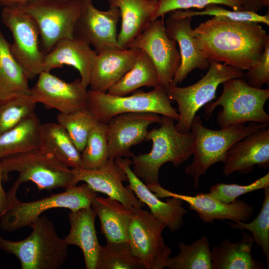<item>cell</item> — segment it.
<instances>
[{"label": "cell", "instance_id": "cell-1", "mask_svg": "<svg viewBox=\"0 0 269 269\" xmlns=\"http://www.w3.org/2000/svg\"><path fill=\"white\" fill-rule=\"evenodd\" d=\"M196 46L209 60L243 71L249 69L269 42L259 23L217 17L192 30Z\"/></svg>", "mask_w": 269, "mask_h": 269}, {"label": "cell", "instance_id": "cell-2", "mask_svg": "<svg viewBox=\"0 0 269 269\" xmlns=\"http://www.w3.org/2000/svg\"><path fill=\"white\" fill-rule=\"evenodd\" d=\"M174 120L162 116L159 127L148 131L146 136V141L152 142L150 151L132 157L133 171L146 185L159 184V172L163 164L171 162L178 167L194 153L193 134L179 132Z\"/></svg>", "mask_w": 269, "mask_h": 269}, {"label": "cell", "instance_id": "cell-3", "mask_svg": "<svg viewBox=\"0 0 269 269\" xmlns=\"http://www.w3.org/2000/svg\"><path fill=\"white\" fill-rule=\"evenodd\" d=\"M30 235L17 241L0 235V250L19 260L21 269H59L66 263L68 245L59 237L54 224L41 215L29 225Z\"/></svg>", "mask_w": 269, "mask_h": 269}, {"label": "cell", "instance_id": "cell-4", "mask_svg": "<svg viewBox=\"0 0 269 269\" xmlns=\"http://www.w3.org/2000/svg\"><path fill=\"white\" fill-rule=\"evenodd\" d=\"M268 126L269 124L250 122L247 126L239 124L214 130L206 128L200 117L195 115L190 129L194 138L193 158L185 169L186 173L193 177L194 188L198 186L200 177L211 166L219 162L224 163L227 152L234 144Z\"/></svg>", "mask_w": 269, "mask_h": 269}, {"label": "cell", "instance_id": "cell-5", "mask_svg": "<svg viewBox=\"0 0 269 269\" xmlns=\"http://www.w3.org/2000/svg\"><path fill=\"white\" fill-rule=\"evenodd\" d=\"M221 96L205 105V115L209 117L221 106L217 123L221 128L231 125L255 122L269 124V115L264 106L269 98V89L251 86L243 78L230 79L223 84Z\"/></svg>", "mask_w": 269, "mask_h": 269}, {"label": "cell", "instance_id": "cell-6", "mask_svg": "<svg viewBox=\"0 0 269 269\" xmlns=\"http://www.w3.org/2000/svg\"><path fill=\"white\" fill-rule=\"evenodd\" d=\"M0 163L3 181L8 180L9 173H18L12 185L17 189L28 181L34 183L40 190L65 189L76 185L72 169L39 148L7 156L1 159Z\"/></svg>", "mask_w": 269, "mask_h": 269}, {"label": "cell", "instance_id": "cell-7", "mask_svg": "<svg viewBox=\"0 0 269 269\" xmlns=\"http://www.w3.org/2000/svg\"><path fill=\"white\" fill-rule=\"evenodd\" d=\"M9 206L0 219V228L4 232H13L26 226L41 215L44 212L53 208H67L71 211L91 206L96 192L86 183L70 186L65 191L31 202H21L16 197V192H7Z\"/></svg>", "mask_w": 269, "mask_h": 269}, {"label": "cell", "instance_id": "cell-8", "mask_svg": "<svg viewBox=\"0 0 269 269\" xmlns=\"http://www.w3.org/2000/svg\"><path fill=\"white\" fill-rule=\"evenodd\" d=\"M206 74L195 83L186 87L170 85L165 89L171 101L178 106V122L175 125L181 133L190 132L194 117L198 110L216 98L218 86L230 79L244 78L243 71L226 64L209 60Z\"/></svg>", "mask_w": 269, "mask_h": 269}, {"label": "cell", "instance_id": "cell-9", "mask_svg": "<svg viewBox=\"0 0 269 269\" xmlns=\"http://www.w3.org/2000/svg\"><path fill=\"white\" fill-rule=\"evenodd\" d=\"M88 95V107L101 123L107 124L114 117L125 113H152L176 121L179 119L177 110L172 106L162 86L124 96L90 90Z\"/></svg>", "mask_w": 269, "mask_h": 269}, {"label": "cell", "instance_id": "cell-10", "mask_svg": "<svg viewBox=\"0 0 269 269\" xmlns=\"http://www.w3.org/2000/svg\"><path fill=\"white\" fill-rule=\"evenodd\" d=\"M82 3V0H31L16 5L36 22L41 48L45 55L59 40L74 36Z\"/></svg>", "mask_w": 269, "mask_h": 269}, {"label": "cell", "instance_id": "cell-11", "mask_svg": "<svg viewBox=\"0 0 269 269\" xmlns=\"http://www.w3.org/2000/svg\"><path fill=\"white\" fill-rule=\"evenodd\" d=\"M1 19L12 35L13 41L10 43L11 53L27 79H34L43 72L45 55L41 48L40 32L36 22L16 5L3 6Z\"/></svg>", "mask_w": 269, "mask_h": 269}, {"label": "cell", "instance_id": "cell-12", "mask_svg": "<svg viewBox=\"0 0 269 269\" xmlns=\"http://www.w3.org/2000/svg\"><path fill=\"white\" fill-rule=\"evenodd\" d=\"M165 225L150 212L135 208L129 229V244L144 269H163L171 253L162 237Z\"/></svg>", "mask_w": 269, "mask_h": 269}, {"label": "cell", "instance_id": "cell-13", "mask_svg": "<svg viewBox=\"0 0 269 269\" xmlns=\"http://www.w3.org/2000/svg\"><path fill=\"white\" fill-rule=\"evenodd\" d=\"M176 42L166 35L163 18H157L151 21L129 46V48H136L147 55L164 89L170 86L180 64V55Z\"/></svg>", "mask_w": 269, "mask_h": 269}, {"label": "cell", "instance_id": "cell-14", "mask_svg": "<svg viewBox=\"0 0 269 269\" xmlns=\"http://www.w3.org/2000/svg\"><path fill=\"white\" fill-rule=\"evenodd\" d=\"M88 91L80 79L66 82L52 74L42 72L30 95L36 103L48 109H55L63 114H69L88 107Z\"/></svg>", "mask_w": 269, "mask_h": 269}, {"label": "cell", "instance_id": "cell-15", "mask_svg": "<svg viewBox=\"0 0 269 269\" xmlns=\"http://www.w3.org/2000/svg\"><path fill=\"white\" fill-rule=\"evenodd\" d=\"M82 1L74 36L93 45L97 53L106 49L120 47L117 40V25L121 19L119 9L110 7L107 10H101L94 5L93 0Z\"/></svg>", "mask_w": 269, "mask_h": 269}, {"label": "cell", "instance_id": "cell-16", "mask_svg": "<svg viewBox=\"0 0 269 269\" xmlns=\"http://www.w3.org/2000/svg\"><path fill=\"white\" fill-rule=\"evenodd\" d=\"M161 120L152 113H125L110 119L106 124L109 159L132 157L131 147L145 140L149 126Z\"/></svg>", "mask_w": 269, "mask_h": 269}, {"label": "cell", "instance_id": "cell-17", "mask_svg": "<svg viewBox=\"0 0 269 269\" xmlns=\"http://www.w3.org/2000/svg\"><path fill=\"white\" fill-rule=\"evenodd\" d=\"M158 198L174 197L189 205V208L195 211L205 223H213L215 220H229L233 222H247L252 216L254 208L244 201L236 200L225 204L207 193L195 195H185L170 191L159 184L146 185Z\"/></svg>", "mask_w": 269, "mask_h": 269}, {"label": "cell", "instance_id": "cell-18", "mask_svg": "<svg viewBox=\"0 0 269 269\" xmlns=\"http://www.w3.org/2000/svg\"><path fill=\"white\" fill-rule=\"evenodd\" d=\"M71 169L75 185L84 182L95 192L104 193L131 209L144 206L132 190L128 186H124L123 182L128 181V177L114 160L109 159L104 165L94 170L81 168Z\"/></svg>", "mask_w": 269, "mask_h": 269}, {"label": "cell", "instance_id": "cell-19", "mask_svg": "<svg viewBox=\"0 0 269 269\" xmlns=\"http://www.w3.org/2000/svg\"><path fill=\"white\" fill-rule=\"evenodd\" d=\"M193 17L182 16L176 10L171 12L164 21L167 36L177 42L179 47L180 64L170 85L177 86L193 70H207L209 60L196 45L192 35Z\"/></svg>", "mask_w": 269, "mask_h": 269}, {"label": "cell", "instance_id": "cell-20", "mask_svg": "<svg viewBox=\"0 0 269 269\" xmlns=\"http://www.w3.org/2000/svg\"><path fill=\"white\" fill-rule=\"evenodd\" d=\"M125 172L129 183L128 186L135 196L149 208L150 213L164 223L171 232L178 230L183 224V218L187 213L183 206V201L170 197L165 202L161 201L146 185L133 171L129 158H118L115 160Z\"/></svg>", "mask_w": 269, "mask_h": 269}, {"label": "cell", "instance_id": "cell-21", "mask_svg": "<svg viewBox=\"0 0 269 269\" xmlns=\"http://www.w3.org/2000/svg\"><path fill=\"white\" fill-rule=\"evenodd\" d=\"M223 173L251 172L255 165L265 169L269 166V129L257 130L234 144L228 150Z\"/></svg>", "mask_w": 269, "mask_h": 269}, {"label": "cell", "instance_id": "cell-22", "mask_svg": "<svg viewBox=\"0 0 269 269\" xmlns=\"http://www.w3.org/2000/svg\"><path fill=\"white\" fill-rule=\"evenodd\" d=\"M97 54L89 43L78 37L63 38L44 55L43 71L50 72L64 65L72 66L79 72L82 84L87 88Z\"/></svg>", "mask_w": 269, "mask_h": 269}, {"label": "cell", "instance_id": "cell-23", "mask_svg": "<svg viewBox=\"0 0 269 269\" xmlns=\"http://www.w3.org/2000/svg\"><path fill=\"white\" fill-rule=\"evenodd\" d=\"M140 50L111 48L97 53L92 70L90 91L107 93L133 67Z\"/></svg>", "mask_w": 269, "mask_h": 269}, {"label": "cell", "instance_id": "cell-24", "mask_svg": "<svg viewBox=\"0 0 269 269\" xmlns=\"http://www.w3.org/2000/svg\"><path fill=\"white\" fill-rule=\"evenodd\" d=\"M96 214L91 206L68 214L70 231L64 238L68 245L78 247L82 251L86 269H96L101 245L95 228Z\"/></svg>", "mask_w": 269, "mask_h": 269}, {"label": "cell", "instance_id": "cell-25", "mask_svg": "<svg viewBox=\"0 0 269 269\" xmlns=\"http://www.w3.org/2000/svg\"><path fill=\"white\" fill-rule=\"evenodd\" d=\"M110 7L120 12L121 25L118 43L123 49L129 45L152 20L157 0H108Z\"/></svg>", "mask_w": 269, "mask_h": 269}, {"label": "cell", "instance_id": "cell-26", "mask_svg": "<svg viewBox=\"0 0 269 269\" xmlns=\"http://www.w3.org/2000/svg\"><path fill=\"white\" fill-rule=\"evenodd\" d=\"M91 207L98 216L102 234L107 242L129 241V229L133 215L131 209L119 201L96 196Z\"/></svg>", "mask_w": 269, "mask_h": 269}, {"label": "cell", "instance_id": "cell-27", "mask_svg": "<svg viewBox=\"0 0 269 269\" xmlns=\"http://www.w3.org/2000/svg\"><path fill=\"white\" fill-rule=\"evenodd\" d=\"M242 239L232 242L228 239L223 240L211 250L213 269H262L261 262L252 256V249L255 241L252 235L245 232Z\"/></svg>", "mask_w": 269, "mask_h": 269}, {"label": "cell", "instance_id": "cell-28", "mask_svg": "<svg viewBox=\"0 0 269 269\" xmlns=\"http://www.w3.org/2000/svg\"><path fill=\"white\" fill-rule=\"evenodd\" d=\"M39 148L71 169L81 168V152L57 122L42 124Z\"/></svg>", "mask_w": 269, "mask_h": 269}, {"label": "cell", "instance_id": "cell-29", "mask_svg": "<svg viewBox=\"0 0 269 269\" xmlns=\"http://www.w3.org/2000/svg\"><path fill=\"white\" fill-rule=\"evenodd\" d=\"M41 123L34 113L0 135V160L7 156L39 148Z\"/></svg>", "mask_w": 269, "mask_h": 269}, {"label": "cell", "instance_id": "cell-30", "mask_svg": "<svg viewBox=\"0 0 269 269\" xmlns=\"http://www.w3.org/2000/svg\"><path fill=\"white\" fill-rule=\"evenodd\" d=\"M161 86L155 68L147 55L140 50L134 64L107 93L124 96L134 92L142 87Z\"/></svg>", "mask_w": 269, "mask_h": 269}, {"label": "cell", "instance_id": "cell-31", "mask_svg": "<svg viewBox=\"0 0 269 269\" xmlns=\"http://www.w3.org/2000/svg\"><path fill=\"white\" fill-rule=\"evenodd\" d=\"M28 80L11 53L10 43L0 31V98L13 94H30Z\"/></svg>", "mask_w": 269, "mask_h": 269}, {"label": "cell", "instance_id": "cell-32", "mask_svg": "<svg viewBox=\"0 0 269 269\" xmlns=\"http://www.w3.org/2000/svg\"><path fill=\"white\" fill-rule=\"evenodd\" d=\"M179 253L169 258L166 267L170 269H213L209 240L204 236L191 244L179 243Z\"/></svg>", "mask_w": 269, "mask_h": 269}, {"label": "cell", "instance_id": "cell-33", "mask_svg": "<svg viewBox=\"0 0 269 269\" xmlns=\"http://www.w3.org/2000/svg\"><path fill=\"white\" fill-rule=\"evenodd\" d=\"M36 104L30 94L0 98V135L34 113Z\"/></svg>", "mask_w": 269, "mask_h": 269}, {"label": "cell", "instance_id": "cell-34", "mask_svg": "<svg viewBox=\"0 0 269 269\" xmlns=\"http://www.w3.org/2000/svg\"><path fill=\"white\" fill-rule=\"evenodd\" d=\"M56 120L80 152L84 148L90 133L100 123L88 107L69 114L59 113Z\"/></svg>", "mask_w": 269, "mask_h": 269}, {"label": "cell", "instance_id": "cell-35", "mask_svg": "<svg viewBox=\"0 0 269 269\" xmlns=\"http://www.w3.org/2000/svg\"><path fill=\"white\" fill-rule=\"evenodd\" d=\"M81 168L94 170L109 159L106 124L99 123L91 131L81 152Z\"/></svg>", "mask_w": 269, "mask_h": 269}, {"label": "cell", "instance_id": "cell-36", "mask_svg": "<svg viewBox=\"0 0 269 269\" xmlns=\"http://www.w3.org/2000/svg\"><path fill=\"white\" fill-rule=\"evenodd\" d=\"M128 242H107L101 246L96 269H142Z\"/></svg>", "mask_w": 269, "mask_h": 269}, {"label": "cell", "instance_id": "cell-37", "mask_svg": "<svg viewBox=\"0 0 269 269\" xmlns=\"http://www.w3.org/2000/svg\"><path fill=\"white\" fill-rule=\"evenodd\" d=\"M264 190V199L262 208L257 216L251 222L236 221L228 222L234 230L250 231L255 242L262 248L266 256L268 267L269 265V187Z\"/></svg>", "mask_w": 269, "mask_h": 269}, {"label": "cell", "instance_id": "cell-38", "mask_svg": "<svg viewBox=\"0 0 269 269\" xmlns=\"http://www.w3.org/2000/svg\"><path fill=\"white\" fill-rule=\"evenodd\" d=\"M178 13L182 16H191L210 15L229 20L262 23L269 25V14L262 15L256 12L244 10H228L221 5L211 4L205 7L203 10H193L191 9L177 10Z\"/></svg>", "mask_w": 269, "mask_h": 269}, {"label": "cell", "instance_id": "cell-39", "mask_svg": "<svg viewBox=\"0 0 269 269\" xmlns=\"http://www.w3.org/2000/svg\"><path fill=\"white\" fill-rule=\"evenodd\" d=\"M211 4L226 5L235 10H243L239 0H157L152 20L163 19L166 14L175 10L192 8L202 9Z\"/></svg>", "mask_w": 269, "mask_h": 269}, {"label": "cell", "instance_id": "cell-40", "mask_svg": "<svg viewBox=\"0 0 269 269\" xmlns=\"http://www.w3.org/2000/svg\"><path fill=\"white\" fill-rule=\"evenodd\" d=\"M269 187V173L248 185L218 183L211 186L208 194L220 202L230 204L245 194Z\"/></svg>", "mask_w": 269, "mask_h": 269}, {"label": "cell", "instance_id": "cell-41", "mask_svg": "<svg viewBox=\"0 0 269 269\" xmlns=\"http://www.w3.org/2000/svg\"><path fill=\"white\" fill-rule=\"evenodd\" d=\"M245 74L247 82L251 86L261 88L269 82V42L257 59Z\"/></svg>", "mask_w": 269, "mask_h": 269}, {"label": "cell", "instance_id": "cell-42", "mask_svg": "<svg viewBox=\"0 0 269 269\" xmlns=\"http://www.w3.org/2000/svg\"><path fill=\"white\" fill-rule=\"evenodd\" d=\"M243 10L257 12L269 6V0H239Z\"/></svg>", "mask_w": 269, "mask_h": 269}, {"label": "cell", "instance_id": "cell-43", "mask_svg": "<svg viewBox=\"0 0 269 269\" xmlns=\"http://www.w3.org/2000/svg\"><path fill=\"white\" fill-rule=\"evenodd\" d=\"M2 181L3 174L0 163V219L7 210L10 204L7 193L4 191L2 185Z\"/></svg>", "mask_w": 269, "mask_h": 269}, {"label": "cell", "instance_id": "cell-44", "mask_svg": "<svg viewBox=\"0 0 269 269\" xmlns=\"http://www.w3.org/2000/svg\"><path fill=\"white\" fill-rule=\"evenodd\" d=\"M31 0H0V5L2 7L11 5H16L26 2ZM67 1L70 0H60Z\"/></svg>", "mask_w": 269, "mask_h": 269}]
</instances>
